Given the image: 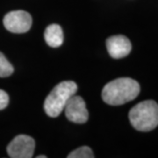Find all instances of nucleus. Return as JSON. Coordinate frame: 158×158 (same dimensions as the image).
<instances>
[{
  "mask_svg": "<svg viewBox=\"0 0 158 158\" xmlns=\"http://www.w3.org/2000/svg\"><path fill=\"white\" fill-rule=\"evenodd\" d=\"M141 90L138 82L129 77H120L108 83L103 88L102 98L108 105L120 106L132 101Z\"/></svg>",
  "mask_w": 158,
  "mask_h": 158,
  "instance_id": "obj_1",
  "label": "nucleus"
},
{
  "mask_svg": "<svg viewBox=\"0 0 158 158\" xmlns=\"http://www.w3.org/2000/svg\"><path fill=\"white\" fill-rule=\"evenodd\" d=\"M129 120L138 131L148 132L158 126V104L154 100H145L132 108Z\"/></svg>",
  "mask_w": 158,
  "mask_h": 158,
  "instance_id": "obj_2",
  "label": "nucleus"
},
{
  "mask_svg": "<svg viewBox=\"0 0 158 158\" xmlns=\"http://www.w3.org/2000/svg\"><path fill=\"white\" fill-rule=\"evenodd\" d=\"M77 90V85L73 81H64L58 84L45 99L44 110L46 113L52 118L58 117Z\"/></svg>",
  "mask_w": 158,
  "mask_h": 158,
  "instance_id": "obj_3",
  "label": "nucleus"
},
{
  "mask_svg": "<svg viewBox=\"0 0 158 158\" xmlns=\"http://www.w3.org/2000/svg\"><path fill=\"white\" fill-rule=\"evenodd\" d=\"M35 148L34 138L26 135H17L7 146V153L11 158H31Z\"/></svg>",
  "mask_w": 158,
  "mask_h": 158,
  "instance_id": "obj_4",
  "label": "nucleus"
},
{
  "mask_svg": "<svg viewBox=\"0 0 158 158\" xmlns=\"http://www.w3.org/2000/svg\"><path fill=\"white\" fill-rule=\"evenodd\" d=\"M4 26L14 34L27 33L32 27V17L25 11H11L4 18Z\"/></svg>",
  "mask_w": 158,
  "mask_h": 158,
  "instance_id": "obj_5",
  "label": "nucleus"
},
{
  "mask_svg": "<svg viewBox=\"0 0 158 158\" xmlns=\"http://www.w3.org/2000/svg\"><path fill=\"white\" fill-rule=\"evenodd\" d=\"M64 110L67 118L74 123L83 124L88 120V111L85 100L81 97L75 95L71 97L66 104Z\"/></svg>",
  "mask_w": 158,
  "mask_h": 158,
  "instance_id": "obj_6",
  "label": "nucleus"
},
{
  "mask_svg": "<svg viewBox=\"0 0 158 158\" xmlns=\"http://www.w3.org/2000/svg\"><path fill=\"white\" fill-rule=\"evenodd\" d=\"M106 48L111 56L119 59L129 55L132 45L128 38L124 35H114L106 40Z\"/></svg>",
  "mask_w": 158,
  "mask_h": 158,
  "instance_id": "obj_7",
  "label": "nucleus"
},
{
  "mask_svg": "<svg viewBox=\"0 0 158 158\" xmlns=\"http://www.w3.org/2000/svg\"><path fill=\"white\" fill-rule=\"evenodd\" d=\"M44 38L48 46L52 48L60 47L63 42V32L62 27L56 24L48 26L45 30Z\"/></svg>",
  "mask_w": 158,
  "mask_h": 158,
  "instance_id": "obj_8",
  "label": "nucleus"
},
{
  "mask_svg": "<svg viewBox=\"0 0 158 158\" xmlns=\"http://www.w3.org/2000/svg\"><path fill=\"white\" fill-rule=\"evenodd\" d=\"M94 155L90 148L87 146L77 148V149L73 150L71 153H69L68 158H93Z\"/></svg>",
  "mask_w": 158,
  "mask_h": 158,
  "instance_id": "obj_9",
  "label": "nucleus"
},
{
  "mask_svg": "<svg viewBox=\"0 0 158 158\" xmlns=\"http://www.w3.org/2000/svg\"><path fill=\"white\" fill-rule=\"evenodd\" d=\"M13 73V67L0 52V77H6Z\"/></svg>",
  "mask_w": 158,
  "mask_h": 158,
  "instance_id": "obj_10",
  "label": "nucleus"
},
{
  "mask_svg": "<svg viewBox=\"0 0 158 158\" xmlns=\"http://www.w3.org/2000/svg\"><path fill=\"white\" fill-rule=\"evenodd\" d=\"M9 103V96L5 90H0V110H3L7 106Z\"/></svg>",
  "mask_w": 158,
  "mask_h": 158,
  "instance_id": "obj_11",
  "label": "nucleus"
},
{
  "mask_svg": "<svg viewBox=\"0 0 158 158\" xmlns=\"http://www.w3.org/2000/svg\"><path fill=\"white\" fill-rule=\"evenodd\" d=\"M46 157H47L46 156H38V158H46Z\"/></svg>",
  "mask_w": 158,
  "mask_h": 158,
  "instance_id": "obj_12",
  "label": "nucleus"
}]
</instances>
